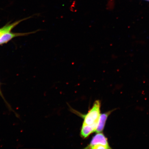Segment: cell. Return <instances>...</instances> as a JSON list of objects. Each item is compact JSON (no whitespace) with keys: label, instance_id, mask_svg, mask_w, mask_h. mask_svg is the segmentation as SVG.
<instances>
[{"label":"cell","instance_id":"cell-1","mask_svg":"<svg viewBox=\"0 0 149 149\" xmlns=\"http://www.w3.org/2000/svg\"><path fill=\"white\" fill-rule=\"evenodd\" d=\"M24 20L25 19L18 20L14 23L5 25L0 29V45L6 43L14 37L24 36L30 33H14L11 32L14 27Z\"/></svg>","mask_w":149,"mask_h":149},{"label":"cell","instance_id":"cell-2","mask_svg":"<svg viewBox=\"0 0 149 149\" xmlns=\"http://www.w3.org/2000/svg\"><path fill=\"white\" fill-rule=\"evenodd\" d=\"M101 103L100 100H97L95 102L93 107L87 114L84 116L83 124L87 125L98 124L100 115V107Z\"/></svg>","mask_w":149,"mask_h":149},{"label":"cell","instance_id":"cell-3","mask_svg":"<svg viewBox=\"0 0 149 149\" xmlns=\"http://www.w3.org/2000/svg\"><path fill=\"white\" fill-rule=\"evenodd\" d=\"M99 144L109 146L107 139L103 133H99L96 134L93 137L90 144L85 148H89L93 145Z\"/></svg>","mask_w":149,"mask_h":149},{"label":"cell","instance_id":"cell-4","mask_svg":"<svg viewBox=\"0 0 149 149\" xmlns=\"http://www.w3.org/2000/svg\"><path fill=\"white\" fill-rule=\"evenodd\" d=\"M98 124H94L93 125H87L83 124L81 130V134L84 138H86L93 132L96 131Z\"/></svg>","mask_w":149,"mask_h":149},{"label":"cell","instance_id":"cell-5","mask_svg":"<svg viewBox=\"0 0 149 149\" xmlns=\"http://www.w3.org/2000/svg\"><path fill=\"white\" fill-rule=\"evenodd\" d=\"M113 111H110L103 114H100L95 132L97 133H101L103 131L108 117Z\"/></svg>","mask_w":149,"mask_h":149},{"label":"cell","instance_id":"cell-6","mask_svg":"<svg viewBox=\"0 0 149 149\" xmlns=\"http://www.w3.org/2000/svg\"><path fill=\"white\" fill-rule=\"evenodd\" d=\"M89 148L93 149H110L111 148L109 146H106L102 144H96L90 147Z\"/></svg>","mask_w":149,"mask_h":149},{"label":"cell","instance_id":"cell-7","mask_svg":"<svg viewBox=\"0 0 149 149\" xmlns=\"http://www.w3.org/2000/svg\"><path fill=\"white\" fill-rule=\"evenodd\" d=\"M0 96H1V97L3 99V100H5V98H4V97H3V94H2V92H1V86H0Z\"/></svg>","mask_w":149,"mask_h":149},{"label":"cell","instance_id":"cell-8","mask_svg":"<svg viewBox=\"0 0 149 149\" xmlns=\"http://www.w3.org/2000/svg\"><path fill=\"white\" fill-rule=\"evenodd\" d=\"M145 1H148L149 2V0H145Z\"/></svg>","mask_w":149,"mask_h":149}]
</instances>
